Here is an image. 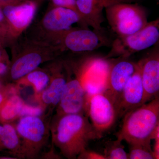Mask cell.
<instances>
[{
    "instance_id": "obj_1",
    "label": "cell",
    "mask_w": 159,
    "mask_h": 159,
    "mask_svg": "<svg viewBox=\"0 0 159 159\" xmlns=\"http://www.w3.org/2000/svg\"><path fill=\"white\" fill-rule=\"evenodd\" d=\"M52 142L66 158H77L91 141L102 136L84 114L56 116L51 127Z\"/></svg>"
},
{
    "instance_id": "obj_2",
    "label": "cell",
    "mask_w": 159,
    "mask_h": 159,
    "mask_svg": "<svg viewBox=\"0 0 159 159\" xmlns=\"http://www.w3.org/2000/svg\"><path fill=\"white\" fill-rule=\"evenodd\" d=\"M159 125V96L129 112L124 116L117 140L131 145H141L152 150L151 141Z\"/></svg>"
},
{
    "instance_id": "obj_3",
    "label": "cell",
    "mask_w": 159,
    "mask_h": 159,
    "mask_svg": "<svg viewBox=\"0 0 159 159\" xmlns=\"http://www.w3.org/2000/svg\"><path fill=\"white\" fill-rule=\"evenodd\" d=\"M19 138L22 158L37 157L48 144L51 127L43 117L25 116L15 125Z\"/></svg>"
},
{
    "instance_id": "obj_4",
    "label": "cell",
    "mask_w": 159,
    "mask_h": 159,
    "mask_svg": "<svg viewBox=\"0 0 159 159\" xmlns=\"http://www.w3.org/2000/svg\"><path fill=\"white\" fill-rule=\"evenodd\" d=\"M105 9L109 25L118 37L135 33L148 23L146 9L138 4L117 3Z\"/></svg>"
},
{
    "instance_id": "obj_5",
    "label": "cell",
    "mask_w": 159,
    "mask_h": 159,
    "mask_svg": "<svg viewBox=\"0 0 159 159\" xmlns=\"http://www.w3.org/2000/svg\"><path fill=\"white\" fill-rule=\"evenodd\" d=\"M159 19L147 23L142 29L133 34L117 37L111 43L110 51L105 59L119 57L128 58L131 55L158 43Z\"/></svg>"
},
{
    "instance_id": "obj_6",
    "label": "cell",
    "mask_w": 159,
    "mask_h": 159,
    "mask_svg": "<svg viewBox=\"0 0 159 159\" xmlns=\"http://www.w3.org/2000/svg\"><path fill=\"white\" fill-rule=\"evenodd\" d=\"M86 110L92 125L102 136L113 126L117 119L115 105L104 93L92 95L86 102Z\"/></svg>"
},
{
    "instance_id": "obj_7",
    "label": "cell",
    "mask_w": 159,
    "mask_h": 159,
    "mask_svg": "<svg viewBox=\"0 0 159 159\" xmlns=\"http://www.w3.org/2000/svg\"><path fill=\"white\" fill-rule=\"evenodd\" d=\"M112 42L102 32L84 28L68 30L64 34L65 47L74 52H91L103 46L111 47Z\"/></svg>"
},
{
    "instance_id": "obj_8",
    "label": "cell",
    "mask_w": 159,
    "mask_h": 159,
    "mask_svg": "<svg viewBox=\"0 0 159 159\" xmlns=\"http://www.w3.org/2000/svg\"><path fill=\"white\" fill-rule=\"evenodd\" d=\"M119 58V60L113 64L109 70L106 89L104 93L111 100L115 107L126 83L138 67L137 63L128 58Z\"/></svg>"
},
{
    "instance_id": "obj_9",
    "label": "cell",
    "mask_w": 159,
    "mask_h": 159,
    "mask_svg": "<svg viewBox=\"0 0 159 159\" xmlns=\"http://www.w3.org/2000/svg\"><path fill=\"white\" fill-rule=\"evenodd\" d=\"M85 89L80 77L67 80L59 103L57 116L84 114L86 102Z\"/></svg>"
},
{
    "instance_id": "obj_10",
    "label": "cell",
    "mask_w": 159,
    "mask_h": 159,
    "mask_svg": "<svg viewBox=\"0 0 159 159\" xmlns=\"http://www.w3.org/2000/svg\"><path fill=\"white\" fill-rule=\"evenodd\" d=\"M141 72L144 95L143 104L158 96L159 92V51L156 48L138 63Z\"/></svg>"
},
{
    "instance_id": "obj_11",
    "label": "cell",
    "mask_w": 159,
    "mask_h": 159,
    "mask_svg": "<svg viewBox=\"0 0 159 159\" xmlns=\"http://www.w3.org/2000/svg\"><path fill=\"white\" fill-rule=\"evenodd\" d=\"M137 65L136 70L126 83L116 106L117 118L124 117L129 112L143 104L144 88L140 68L138 64Z\"/></svg>"
},
{
    "instance_id": "obj_12",
    "label": "cell",
    "mask_w": 159,
    "mask_h": 159,
    "mask_svg": "<svg viewBox=\"0 0 159 159\" xmlns=\"http://www.w3.org/2000/svg\"><path fill=\"white\" fill-rule=\"evenodd\" d=\"M81 22L84 28L88 26L83 20L78 12L73 9L57 7L46 15L43 20L46 29L53 31L65 32L74 24Z\"/></svg>"
},
{
    "instance_id": "obj_13",
    "label": "cell",
    "mask_w": 159,
    "mask_h": 159,
    "mask_svg": "<svg viewBox=\"0 0 159 159\" xmlns=\"http://www.w3.org/2000/svg\"><path fill=\"white\" fill-rule=\"evenodd\" d=\"M76 8L83 20L95 31L102 32L101 24L104 21L102 0H76Z\"/></svg>"
},
{
    "instance_id": "obj_14",
    "label": "cell",
    "mask_w": 159,
    "mask_h": 159,
    "mask_svg": "<svg viewBox=\"0 0 159 159\" xmlns=\"http://www.w3.org/2000/svg\"><path fill=\"white\" fill-rule=\"evenodd\" d=\"M35 9L34 3L28 2L20 6H6L3 12L11 28L19 32L23 31L31 22Z\"/></svg>"
},
{
    "instance_id": "obj_15",
    "label": "cell",
    "mask_w": 159,
    "mask_h": 159,
    "mask_svg": "<svg viewBox=\"0 0 159 159\" xmlns=\"http://www.w3.org/2000/svg\"><path fill=\"white\" fill-rule=\"evenodd\" d=\"M67 80L60 73L54 76L44 89L35 97H37L40 106L45 109L49 107L54 108L59 103Z\"/></svg>"
},
{
    "instance_id": "obj_16",
    "label": "cell",
    "mask_w": 159,
    "mask_h": 159,
    "mask_svg": "<svg viewBox=\"0 0 159 159\" xmlns=\"http://www.w3.org/2000/svg\"><path fill=\"white\" fill-rule=\"evenodd\" d=\"M8 152L15 157H21L20 144L14 124L0 123V151Z\"/></svg>"
},
{
    "instance_id": "obj_17",
    "label": "cell",
    "mask_w": 159,
    "mask_h": 159,
    "mask_svg": "<svg viewBox=\"0 0 159 159\" xmlns=\"http://www.w3.org/2000/svg\"><path fill=\"white\" fill-rule=\"evenodd\" d=\"M43 61L42 57L36 53L25 54L16 60L10 71L11 78L18 80L37 68Z\"/></svg>"
},
{
    "instance_id": "obj_18",
    "label": "cell",
    "mask_w": 159,
    "mask_h": 159,
    "mask_svg": "<svg viewBox=\"0 0 159 159\" xmlns=\"http://www.w3.org/2000/svg\"><path fill=\"white\" fill-rule=\"evenodd\" d=\"M25 102L18 94L9 96L0 104V123H11L20 118Z\"/></svg>"
},
{
    "instance_id": "obj_19",
    "label": "cell",
    "mask_w": 159,
    "mask_h": 159,
    "mask_svg": "<svg viewBox=\"0 0 159 159\" xmlns=\"http://www.w3.org/2000/svg\"><path fill=\"white\" fill-rule=\"evenodd\" d=\"M49 82L50 77L47 73L34 70L17 80V86L32 87L36 96L47 87Z\"/></svg>"
},
{
    "instance_id": "obj_20",
    "label": "cell",
    "mask_w": 159,
    "mask_h": 159,
    "mask_svg": "<svg viewBox=\"0 0 159 159\" xmlns=\"http://www.w3.org/2000/svg\"><path fill=\"white\" fill-rule=\"evenodd\" d=\"M122 142L116 140L107 142L106 144L104 154L106 159H128Z\"/></svg>"
},
{
    "instance_id": "obj_21",
    "label": "cell",
    "mask_w": 159,
    "mask_h": 159,
    "mask_svg": "<svg viewBox=\"0 0 159 159\" xmlns=\"http://www.w3.org/2000/svg\"><path fill=\"white\" fill-rule=\"evenodd\" d=\"M128 153L129 159H154L152 150L141 145H131Z\"/></svg>"
},
{
    "instance_id": "obj_22",
    "label": "cell",
    "mask_w": 159,
    "mask_h": 159,
    "mask_svg": "<svg viewBox=\"0 0 159 159\" xmlns=\"http://www.w3.org/2000/svg\"><path fill=\"white\" fill-rule=\"evenodd\" d=\"M44 110V108L40 105L34 106L25 103L20 113V118L25 116H41L43 113Z\"/></svg>"
},
{
    "instance_id": "obj_23",
    "label": "cell",
    "mask_w": 159,
    "mask_h": 159,
    "mask_svg": "<svg viewBox=\"0 0 159 159\" xmlns=\"http://www.w3.org/2000/svg\"><path fill=\"white\" fill-rule=\"evenodd\" d=\"M79 159H106L104 155L86 149L77 157Z\"/></svg>"
},
{
    "instance_id": "obj_24",
    "label": "cell",
    "mask_w": 159,
    "mask_h": 159,
    "mask_svg": "<svg viewBox=\"0 0 159 159\" xmlns=\"http://www.w3.org/2000/svg\"><path fill=\"white\" fill-rule=\"evenodd\" d=\"M52 1L54 5L57 7L68 8V9H73L78 12L76 8V0H52Z\"/></svg>"
},
{
    "instance_id": "obj_25",
    "label": "cell",
    "mask_w": 159,
    "mask_h": 159,
    "mask_svg": "<svg viewBox=\"0 0 159 159\" xmlns=\"http://www.w3.org/2000/svg\"><path fill=\"white\" fill-rule=\"evenodd\" d=\"M139 0H102L104 8L111 5L120 3H133Z\"/></svg>"
},
{
    "instance_id": "obj_26",
    "label": "cell",
    "mask_w": 159,
    "mask_h": 159,
    "mask_svg": "<svg viewBox=\"0 0 159 159\" xmlns=\"http://www.w3.org/2000/svg\"><path fill=\"white\" fill-rule=\"evenodd\" d=\"M9 97V96L6 90L5 85H3L0 88V104Z\"/></svg>"
},
{
    "instance_id": "obj_27",
    "label": "cell",
    "mask_w": 159,
    "mask_h": 159,
    "mask_svg": "<svg viewBox=\"0 0 159 159\" xmlns=\"http://www.w3.org/2000/svg\"><path fill=\"white\" fill-rule=\"evenodd\" d=\"M152 150L154 159H159V140H155L153 149Z\"/></svg>"
},
{
    "instance_id": "obj_28",
    "label": "cell",
    "mask_w": 159,
    "mask_h": 159,
    "mask_svg": "<svg viewBox=\"0 0 159 159\" xmlns=\"http://www.w3.org/2000/svg\"><path fill=\"white\" fill-rule=\"evenodd\" d=\"M7 66L4 62L0 61V76H2L6 74L7 71Z\"/></svg>"
},
{
    "instance_id": "obj_29",
    "label": "cell",
    "mask_w": 159,
    "mask_h": 159,
    "mask_svg": "<svg viewBox=\"0 0 159 159\" xmlns=\"http://www.w3.org/2000/svg\"><path fill=\"white\" fill-rule=\"evenodd\" d=\"M4 18H5V16H4V15L3 14V11L0 9V23L3 21Z\"/></svg>"
},
{
    "instance_id": "obj_30",
    "label": "cell",
    "mask_w": 159,
    "mask_h": 159,
    "mask_svg": "<svg viewBox=\"0 0 159 159\" xmlns=\"http://www.w3.org/2000/svg\"><path fill=\"white\" fill-rule=\"evenodd\" d=\"M3 86L2 84V82H1V80H0V88L2 87Z\"/></svg>"
},
{
    "instance_id": "obj_31",
    "label": "cell",
    "mask_w": 159,
    "mask_h": 159,
    "mask_svg": "<svg viewBox=\"0 0 159 159\" xmlns=\"http://www.w3.org/2000/svg\"><path fill=\"white\" fill-rule=\"evenodd\" d=\"M1 53H0V61H1Z\"/></svg>"
}]
</instances>
